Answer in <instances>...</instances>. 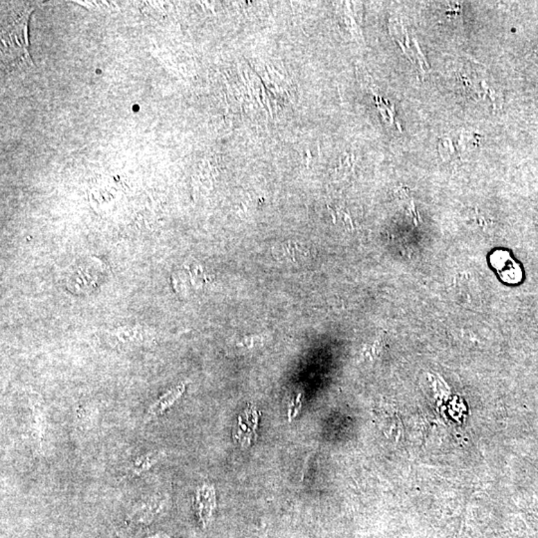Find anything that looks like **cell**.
<instances>
[{
    "instance_id": "cell-1",
    "label": "cell",
    "mask_w": 538,
    "mask_h": 538,
    "mask_svg": "<svg viewBox=\"0 0 538 538\" xmlns=\"http://www.w3.org/2000/svg\"><path fill=\"white\" fill-rule=\"evenodd\" d=\"M111 340L121 345H143L157 340L159 333L157 329L143 325H124L110 330Z\"/></svg>"
},
{
    "instance_id": "cell-2",
    "label": "cell",
    "mask_w": 538,
    "mask_h": 538,
    "mask_svg": "<svg viewBox=\"0 0 538 538\" xmlns=\"http://www.w3.org/2000/svg\"><path fill=\"white\" fill-rule=\"evenodd\" d=\"M490 261L501 279L505 284H517L521 281L523 275L521 266L505 250H496L492 252Z\"/></svg>"
},
{
    "instance_id": "cell-3",
    "label": "cell",
    "mask_w": 538,
    "mask_h": 538,
    "mask_svg": "<svg viewBox=\"0 0 538 538\" xmlns=\"http://www.w3.org/2000/svg\"><path fill=\"white\" fill-rule=\"evenodd\" d=\"M272 254L278 261L297 262L308 257L310 250L302 243L288 241L273 246Z\"/></svg>"
},
{
    "instance_id": "cell-4",
    "label": "cell",
    "mask_w": 538,
    "mask_h": 538,
    "mask_svg": "<svg viewBox=\"0 0 538 538\" xmlns=\"http://www.w3.org/2000/svg\"><path fill=\"white\" fill-rule=\"evenodd\" d=\"M185 384H180L177 387H174L167 391L165 394L160 396L157 401L154 402L151 405L148 412H147V418L148 419H155V418L163 415L178 401V399H180V396L185 392Z\"/></svg>"
},
{
    "instance_id": "cell-5",
    "label": "cell",
    "mask_w": 538,
    "mask_h": 538,
    "mask_svg": "<svg viewBox=\"0 0 538 538\" xmlns=\"http://www.w3.org/2000/svg\"><path fill=\"white\" fill-rule=\"evenodd\" d=\"M214 506L216 496L214 488L203 485V488H198L196 492V510L203 526H207V521H210Z\"/></svg>"
},
{
    "instance_id": "cell-6",
    "label": "cell",
    "mask_w": 538,
    "mask_h": 538,
    "mask_svg": "<svg viewBox=\"0 0 538 538\" xmlns=\"http://www.w3.org/2000/svg\"><path fill=\"white\" fill-rule=\"evenodd\" d=\"M93 264H90V266H79L78 269H75V270L73 271V273H72V277H73V280H72V282L73 284H76L75 286H73L75 287L76 290L77 289H82V290H86V289H90L93 288V286H95V284H96L97 281H98L99 278L97 277H91V275H96V273H99V271H95L93 268Z\"/></svg>"
},
{
    "instance_id": "cell-7",
    "label": "cell",
    "mask_w": 538,
    "mask_h": 538,
    "mask_svg": "<svg viewBox=\"0 0 538 538\" xmlns=\"http://www.w3.org/2000/svg\"><path fill=\"white\" fill-rule=\"evenodd\" d=\"M156 463H157V453L145 454L136 461L133 471L138 474H142V472L148 471Z\"/></svg>"
},
{
    "instance_id": "cell-8",
    "label": "cell",
    "mask_w": 538,
    "mask_h": 538,
    "mask_svg": "<svg viewBox=\"0 0 538 538\" xmlns=\"http://www.w3.org/2000/svg\"><path fill=\"white\" fill-rule=\"evenodd\" d=\"M261 336H250L243 338V340L241 341V342L237 343V345L245 346V347L252 348L253 347V346L257 344V343H261Z\"/></svg>"
},
{
    "instance_id": "cell-9",
    "label": "cell",
    "mask_w": 538,
    "mask_h": 538,
    "mask_svg": "<svg viewBox=\"0 0 538 538\" xmlns=\"http://www.w3.org/2000/svg\"><path fill=\"white\" fill-rule=\"evenodd\" d=\"M414 42H415V43H416V46H417L418 51H419V52H420V55H422V52H420V48H419V45H418L417 40H416V39H414ZM422 57H423V58H424V56H422ZM424 60H425V62H426L427 66H428V68H429L428 63H427V60H426V59H425V58H424Z\"/></svg>"
},
{
    "instance_id": "cell-10",
    "label": "cell",
    "mask_w": 538,
    "mask_h": 538,
    "mask_svg": "<svg viewBox=\"0 0 538 538\" xmlns=\"http://www.w3.org/2000/svg\"><path fill=\"white\" fill-rule=\"evenodd\" d=\"M148 538H169V537L165 535H154V537H151Z\"/></svg>"
}]
</instances>
